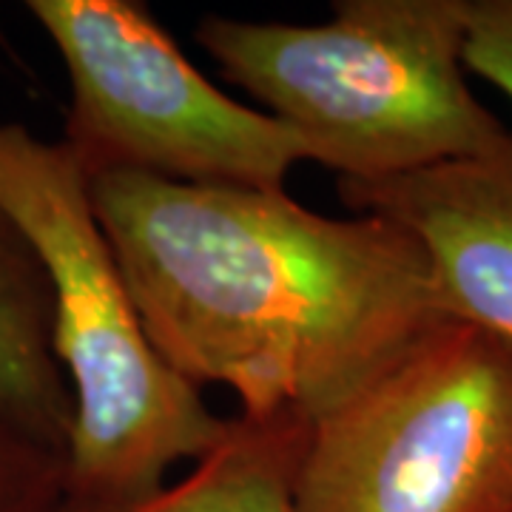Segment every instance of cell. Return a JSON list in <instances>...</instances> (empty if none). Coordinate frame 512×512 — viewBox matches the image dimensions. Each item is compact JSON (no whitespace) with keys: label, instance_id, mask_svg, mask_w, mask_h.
<instances>
[{"label":"cell","instance_id":"277c9868","mask_svg":"<svg viewBox=\"0 0 512 512\" xmlns=\"http://www.w3.org/2000/svg\"><path fill=\"white\" fill-rule=\"evenodd\" d=\"M296 512H512V348L444 322L311 421Z\"/></svg>","mask_w":512,"mask_h":512},{"label":"cell","instance_id":"52a82bcc","mask_svg":"<svg viewBox=\"0 0 512 512\" xmlns=\"http://www.w3.org/2000/svg\"><path fill=\"white\" fill-rule=\"evenodd\" d=\"M311 421L293 410L228 419L225 439L177 481L111 512H296L293 481Z\"/></svg>","mask_w":512,"mask_h":512},{"label":"cell","instance_id":"3957f363","mask_svg":"<svg viewBox=\"0 0 512 512\" xmlns=\"http://www.w3.org/2000/svg\"><path fill=\"white\" fill-rule=\"evenodd\" d=\"M464 18L467 0H336L322 26L208 15L194 35L308 160L376 183L512 143L467 83Z\"/></svg>","mask_w":512,"mask_h":512},{"label":"cell","instance_id":"7a4b0ae2","mask_svg":"<svg viewBox=\"0 0 512 512\" xmlns=\"http://www.w3.org/2000/svg\"><path fill=\"white\" fill-rule=\"evenodd\" d=\"M0 214L37 256L55 305V356L72 390L63 512H111L160 493L228 433L160 359L69 148L0 120Z\"/></svg>","mask_w":512,"mask_h":512},{"label":"cell","instance_id":"6da1fadb","mask_svg":"<svg viewBox=\"0 0 512 512\" xmlns=\"http://www.w3.org/2000/svg\"><path fill=\"white\" fill-rule=\"evenodd\" d=\"M92 202L160 359L239 413L322 419L450 322L419 242L376 214L143 174L94 177Z\"/></svg>","mask_w":512,"mask_h":512},{"label":"cell","instance_id":"5b68a950","mask_svg":"<svg viewBox=\"0 0 512 512\" xmlns=\"http://www.w3.org/2000/svg\"><path fill=\"white\" fill-rule=\"evenodd\" d=\"M69 74L63 146L83 174L285 188L308 148L217 89L134 0H29Z\"/></svg>","mask_w":512,"mask_h":512},{"label":"cell","instance_id":"ba28073f","mask_svg":"<svg viewBox=\"0 0 512 512\" xmlns=\"http://www.w3.org/2000/svg\"><path fill=\"white\" fill-rule=\"evenodd\" d=\"M0 393L69 453L74 404L55 356V305L43 268L0 214Z\"/></svg>","mask_w":512,"mask_h":512},{"label":"cell","instance_id":"30bf717a","mask_svg":"<svg viewBox=\"0 0 512 512\" xmlns=\"http://www.w3.org/2000/svg\"><path fill=\"white\" fill-rule=\"evenodd\" d=\"M464 66L512 100V0H467Z\"/></svg>","mask_w":512,"mask_h":512},{"label":"cell","instance_id":"9c48e42d","mask_svg":"<svg viewBox=\"0 0 512 512\" xmlns=\"http://www.w3.org/2000/svg\"><path fill=\"white\" fill-rule=\"evenodd\" d=\"M66 450L0 393V512H63Z\"/></svg>","mask_w":512,"mask_h":512},{"label":"cell","instance_id":"8992f818","mask_svg":"<svg viewBox=\"0 0 512 512\" xmlns=\"http://www.w3.org/2000/svg\"><path fill=\"white\" fill-rule=\"evenodd\" d=\"M336 188L353 214L396 222L419 242L450 322L512 348V143L490 157Z\"/></svg>","mask_w":512,"mask_h":512}]
</instances>
